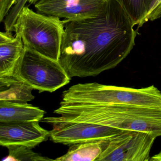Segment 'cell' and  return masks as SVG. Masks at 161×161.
<instances>
[{
	"label": "cell",
	"mask_w": 161,
	"mask_h": 161,
	"mask_svg": "<svg viewBox=\"0 0 161 161\" xmlns=\"http://www.w3.org/2000/svg\"><path fill=\"white\" fill-rule=\"evenodd\" d=\"M53 113L65 121L98 124L121 130L161 136V108L128 104H78L61 102Z\"/></svg>",
	"instance_id": "2"
},
{
	"label": "cell",
	"mask_w": 161,
	"mask_h": 161,
	"mask_svg": "<svg viewBox=\"0 0 161 161\" xmlns=\"http://www.w3.org/2000/svg\"><path fill=\"white\" fill-rule=\"evenodd\" d=\"M19 1V0H17V1H16V3H17V2H18V1Z\"/></svg>",
	"instance_id": "19"
},
{
	"label": "cell",
	"mask_w": 161,
	"mask_h": 161,
	"mask_svg": "<svg viewBox=\"0 0 161 161\" xmlns=\"http://www.w3.org/2000/svg\"><path fill=\"white\" fill-rule=\"evenodd\" d=\"M17 0H0V21L3 22Z\"/></svg>",
	"instance_id": "17"
},
{
	"label": "cell",
	"mask_w": 161,
	"mask_h": 161,
	"mask_svg": "<svg viewBox=\"0 0 161 161\" xmlns=\"http://www.w3.org/2000/svg\"><path fill=\"white\" fill-rule=\"evenodd\" d=\"M156 137L143 132L122 130L105 142L97 161H149Z\"/></svg>",
	"instance_id": "6"
},
{
	"label": "cell",
	"mask_w": 161,
	"mask_h": 161,
	"mask_svg": "<svg viewBox=\"0 0 161 161\" xmlns=\"http://www.w3.org/2000/svg\"><path fill=\"white\" fill-rule=\"evenodd\" d=\"M135 25L140 27L161 17V0H116Z\"/></svg>",
	"instance_id": "12"
},
{
	"label": "cell",
	"mask_w": 161,
	"mask_h": 161,
	"mask_svg": "<svg viewBox=\"0 0 161 161\" xmlns=\"http://www.w3.org/2000/svg\"><path fill=\"white\" fill-rule=\"evenodd\" d=\"M14 75L39 92L52 93L66 85L71 79L59 61L26 47Z\"/></svg>",
	"instance_id": "5"
},
{
	"label": "cell",
	"mask_w": 161,
	"mask_h": 161,
	"mask_svg": "<svg viewBox=\"0 0 161 161\" xmlns=\"http://www.w3.org/2000/svg\"><path fill=\"white\" fill-rule=\"evenodd\" d=\"M32 87L14 75L0 77V101L27 103L35 98Z\"/></svg>",
	"instance_id": "13"
},
{
	"label": "cell",
	"mask_w": 161,
	"mask_h": 161,
	"mask_svg": "<svg viewBox=\"0 0 161 161\" xmlns=\"http://www.w3.org/2000/svg\"><path fill=\"white\" fill-rule=\"evenodd\" d=\"M41 121L53 125L50 136L52 141L66 145L109 140L122 131L88 122L65 121L58 117L44 118Z\"/></svg>",
	"instance_id": "7"
},
{
	"label": "cell",
	"mask_w": 161,
	"mask_h": 161,
	"mask_svg": "<svg viewBox=\"0 0 161 161\" xmlns=\"http://www.w3.org/2000/svg\"><path fill=\"white\" fill-rule=\"evenodd\" d=\"M107 140L82 142L71 145L67 152L55 159L57 161H97Z\"/></svg>",
	"instance_id": "14"
},
{
	"label": "cell",
	"mask_w": 161,
	"mask_h": 161,
	"mask_svg": "<svg viewBox=\"0 0 161 161\" xmlns=\"http://www.w3.org/2000/svg\"><path fill=\"white\" fill-rule=\"evenodd\" d=\"M25 47L19 36L12 32L0 33V77L14 75Z\"/></svg>",
	"instance_id": "10"
},
{
	"label": "cell",
	"mask_w": 161,
	"mask_h": 161,
	"mask_svg": "<svg viewBox=\"0 0 161 161\" xmlns=\"http://www.w3.org/2000/svg\"><path fill=\"white\" fill-rule=\"evenodd\" d=\"M39 0H19L15 3L11 9L9 14L4 19V27L5 31H12L14 26L15 23L17 18L22 8L26 6V4H35Z\"/></svg>",
	"instance_id": "16"
},
{
	"label": "cell",
	"mask_w": 161,
	"mask_h": 161,
	"mask_svg": "<svg viewBox=\"0 0 161 161\" xmlns=\"http://www.w3.org/2000/svg\"><path fill=\"white\" fill-rule=\"evenodd\" d=\"M45 113L44 110L28 103L0 101V122H39Z\"/></svg>",
	"instance_id": "11"
},
{
	"label": "cell",
	"mask_w": 161,
	"mask_h": 161,
	"mask_svg": "<svg viewBox=\"0 0 161 161\" xmlns=\"http://www.w3.org/2000/svg\"><path fill=\"white\" fill-rule=\"evenodd\" d=\"M135 24L116 0L97 16L64 23L59 61L70 78L96 76L116 67L135 45Z\"/></svg>",
	"instance_id": "1"
},
{
	"label": "cell",
	"mask_w": 161,
	"mask_h": 161,
	"mask_svg": "<svg viewBox=\"0 0 161 161\" xmlns=\"http://www.w3.org/2000/svg\"><path fill=\"white\" fill-rule=\"evenodd\" d=\"M9 155L2 159V161H55V159L45 157L35 152L31 148L19 145H12L7 147Z\"/></svg>",
	"instance_id": "15"
},
{
	"label": "cell",
	"mask_w": 161,
	"mask_h": 161,
	"mask_svg": "<svg viewBox=\"0 0 161 161\" xmlns=\"http://www.w3.org/2000/svg\"><path fill=\"white\" fill-rule=\"evenodd\" d=\"M13 31L22 39L25 47L59 60L64 32V20L34 12L26 5L17 18Z\"/></svg>",
	"instance_id": "4"
},
{
	"label": "cell",
	"mask_w": 161,
	"mask_h": 161,
	"mask_svg": "<svg viewBox=\"0 0 161 161\" xmlns=\"http://www.w3.org/2000/svg\"><path fill=\"white\" fill-rule=\"evenodd\" d=\"M50 136V131L41 127L39 121L0 122V145L6 147L19 145L33 148Z\"/></svg>",
	"instance_id": "9"
},
{
	"label": "cell",
	"mask_w": 161,
	"mask_h": 161,
	"mask_svg": "<svg viewBox=\"0 0 161 161\" xmlns=\"http://www.w3.org/2000/svg\"><path fill=\"white\" fill-rule=\"evenodd\" d=\"M108 0H39L36 12L63 19L64 22L79 21L98 15Z\"/></svg>",
	"instance_id": "8"
},
{
	"label": "cell",
	"mask_w": 161,
	"mask_h": 161,
	"mask_svg": "<svg viewBox=\"0 0 161 161\" xmlns=\"http://www.w3.org/2000/svg\"><path fill=\"white\" fill-rule=\"evenodd\" d=\"M150 161H161V152L158 154H155L152 157H150Z\"/></svg>",
	"instance_id": "18"
},
{
	"label": "cell",
	"mask_w": 161,
	"mask_h": 161,
	"mask_svg": "<svg viewBox=\"0 0 161 161\" xmlns=\"http://www.w3.org/2000/svg\"><path fill=\"white\" fill-rule=\"evenodd\" d=\"M62 103L78 104H128L161 108V92L153 85L141 88L78 84L63 92Z\"/></svg>",
	"instance_id": "3"
}]
</instances>
